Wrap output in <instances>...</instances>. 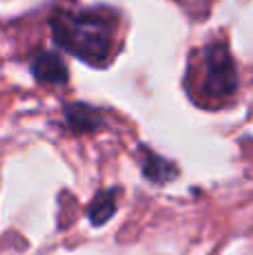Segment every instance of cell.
Listing matches in <instances>:
<instances>
[{
  "instance_id": "obj_1",
  "label": "cell",
  "mask_w": 253,
  "mask_h": 255,
  "mask_svg": "<svg viewBox=\"0 0 253 255\" xmlns=\"http://www.w3.org/2000/svg\"><path fill=\"white\" fill-rule=\"evenodd\" d=\"M49 29L56 45L88 65L101 67L110 61L115 47L117 20L99 9H58L49 18Z\"/></svg>"
},
{
  "instance_id": "obj_2",
  "label": "cell",
  "mask_w": 253,
  "mask_h": 255,
  "mask_svg": "<svg viewBox=\"0 0 253 255\" xmlns=\"http://www.w3.org/2000/svg\"><path fill=\"white\" fill-rule=\"evenodd\" d=\"M188 90L204 108H222L238 90V70L229 47L220 40L197 52V61L188 67Z\"/></svg>"
},
{
  "instance_id": "obj_3",
  "label": "cell",
  "mask_w": 253,
  "mask_h": 255,
  "mask_svg": "<svg viewBox=\"0 0 253 255\" xmlns=\"http://www.w3.org/2000/svg\"><path fill=\"white\" fill-rule=\"evenodd\" d=\"M29 70L34 74L36 81L47 85H63L70 79L67 65L63 63V58L54 52H38L31 56L29 61Z\"/></svg>"
},
{
  "instance_id": "obj_4",
  "label": "cell",
  "mask_w": 253,
  "mask_h": 255,
  "mask_svg": "<svg viewBox=\"0 0 253 255\" xmlns=\"http://www.w3.org/2000/svg\"><path fill=\"white\" fill-rule=\"evenodd\" d=\"M139 157H141L143 177L148 181H152V184H168V181L177 179V175H179L177 166L173 161H168V159L155 154L150 148H141Z\"/></svg>"
},
{
  "instance_id": "obj_5",
  "label": "cell",
  "mask_w": 253,
  "mask_h": 255,
  "mask_svg": "<svg viewBox=\"0 0 253 255\" xmlns=\"http://www.w3.org/2000/svg\"><path fill=\"white\" fill-rule=\"evenodd\" d=\"M65 121L79 134L85 132H94L103 126V115L92 106H85V103H70L65 106Z\"/></svg>"
},
{
  "instance_id": "obj_6",
  "label": "cell",
  "mask_w": 253,
  "mask_h": 255,
  "mask_svg": "<svg viewBox=\"0 0 253 255\" xmlns=\"http://www.w3.org/2000/svg\"><path fill=\"white\" fill-rule=\"evenodd\" d=\"M117 197H119V193H117L115 188L101 190V193L92 199V204H90V208H88L90 224H92V226H103L108 220H110V217H115V213H117Z\"/></svg>"
}]
</instances>
